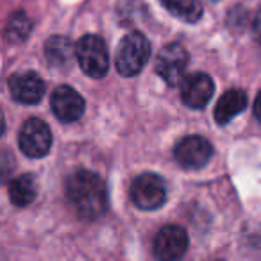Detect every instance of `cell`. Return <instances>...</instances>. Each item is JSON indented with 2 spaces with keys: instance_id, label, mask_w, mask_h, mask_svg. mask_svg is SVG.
<instances>
[{
  "instance_id": "1",
  "label": "cell",
  "mask_w": 261,
  "mask_h": 261,
  "mask_svg": "<svg viewBox=\"0 0 261 261\" xmlns=\"http://www.w3.org/2000/svg\"><path fill=\"white\" fill-rule=\"evenodd\" d=\"M66 199L83 220H97L108 210L106 185L90 170H77L66 179Z\"/></svg>"
},
{
  "instance_id": "2",
  "label": "cell",
  "mask_w": 261,
  "mask_h": 261,
  "mask_svg": "<svg viewBox=\"0 0 261 261\" xmlns=\"http://www.w3.org/2000/svg\"><path fill=\"white\" fill-rule=\"evenodd\" d=\"M150 58V43L142 33H129L122 38L115 54V65L122 75H138Z\"/></svg>"
},
{
  "instance_id": "3",
  "label": "cell",
  "mask_w": 261,
  "mask_h": 261,
  "mask_svg": "<svg viewBox=\"0 0 261 261\" xmlns=\"http://www.w3.org/2000/svg\"><path fill=\"white\" fill-rule=\"evenodd\" d=\"M79 66L91 79H102L109 70V52L104 40L95 34H86L75 45Z\"/></svg>"
},
{
  "instance_id": "4",
  "label": "cell",
  "mask_w": 261,
  "mask_h": 261,
  "mask_svg": "<svg viewBox=\"0 0 261 261\" xmlns=\"http://www.w3.org/2000/svg\"><path fill=\"white\" fill-rule=\"evenodd\" d=\"M130 200L143 211L160 210L167 200V185L156 174H142L130 185Z\"/></svg>"
},
{
  "instance_id": "5",
  "label": "cell",
  "mask_w": 261,
  "mask_h": 261,
  "mask_svg": "<svg viewBox=\"0 0 261 261\" xmlns=\"http://www.w3.org/2000/svg\"><path fill=\"white\" fill-rule=\"evenodd\" d=\"M20 150L29 158H43L52 147V133L48 125L40 118H31L20 129Z\"/></svg>"
},
{
  "instance_id": "6",
  "label": "cell",
  "mask_w": 261,
  "mask_h": 261,
  "mask_svg": "<svg viewBox=\"0 0 261 261\" xmlns=\"http://www.w3.org/2000/svg\"><path fill=\"white\" fill-rule=\"evenodd\" d=\"M188 66V52L182 45L170 43L163 47L156 59V72L168 86H177L185 81V72Z\"/></svg>"
},
{
  "instance_id": "7",
  "label": "cell",
  "mask_w": 261,
  "mask_h": 261,
  "mask_svg": "<svg viewBox=\"0 0 261 261\" xmlns=\"http://www.w3.org/2000/svg\"><path fill=\"white\" fill-rule=\"evenodd\" d=\"M188 249V234L181 225H165L154 238V256L160 261H177Z\"/></svg>"
},
{
  "instance_id": "8",
  "label": "cell",
  "mask_w": 261,
  "mask_h": 261,
  "mask_svg": "<svg viewBox=\"0 0 261 261\" xmlns=\"http://www.w3.org/2000/svg\"><path fill=\"white\" fill-rule=\"evenodd\" d=\"M213 156V147L202 136H186L175 145L174 158L182 168L197 170L207 165V161Z\"/></svg>"
},
{
  "instance_id": "9",
  "label": "cell",
  "mask_w": 261,
  "mask_h": 261,
  "mask_svg": "<svg viewBox=\"0 0 261 261\" xmlns=\"http://www.w3.org/2000/svg\"><path fill=\"white\" fill-rule=\"evenodd\" d=\"M50 108L56 118L63 123H72L83 116L84 98L70 86H58L50 95Z\"/></svg>"
},
{
  "instance_id": "10",
  "label": "cell",
  "mask_w": 261,
  "mask_h": 261,
  "mask_svg": "<svg viewBox=\"0 0 261 261\" xmlns=\"http://www.w3.org/2000/svg\"><path fill=\"white\" fill-rule=\"evenodd\" d=\"M9 91L20 104H38L43 98L45 84L34 72H22L9 77Z\"/></svg>"
},
{
  "instance_id": "11",
  "label": "cell",
  "mask_w": 261,
  "mask_h": 261,
  "mask_svg": "<svg viewBox=\"0 0 261 261\" xmlns=\"http://www.w3.org/2000/svg\"><path fill=\"white\" fill-rule=\"evenodd\" d=\"M215 84L207 73H193L182 81V102L192 109H202L211 100Z\"/></svg>"
},
{
  "instance_id": "12",
  "label": "cell",
  "mask_w": 261,
  "mask_h": 261,
  "mask_svg": "<svg viewBox=\"0 0 261 261\" xmlns=\"http://www.w3.org/2000/svg\"><path fill=\"white\" fill-rule=\"evenodd\" d=\"M247 108V95L242 90H229L218 98L215 108V120L220 125L231 122L234 116H238Z\"/></svg>"
},
{
  "instance_id": "13",
  "label": "cell",
  "mask_w": 261,
  "mask_h": 261,
  "mask_svg": "<svg viewBox=\"0 0 261 261\" xmlns=\"http://www.w3.org/2000/svg\"><path fill=\"white\" fill-rule=\"evenodd\" d=\"M38 195V186L33 175L23 174L9 182V199L15 206L25 207L34 202Z\"/></svg>"
},
{
  "instance_id": "14",
  "label": "cell",
  "mask_w": 261,
  "mask_h": 261,
  "mask_svg": "<svg viewBox=\"0 0 261 261\" xmlns=\"http://www.w3.org/2000/svg\"><path fill=\"white\" fill-rule=\"evenodd\" d=\"M73 52H75V47L65 36H52L45 45V56L52 66H66Z\"/></svg>"
},
{
  "instance_id": "15",
  "label": "cell",
  "mask_w": 261,
  "mask_h": 261,
  "mask_svg": "<svg viewBox=\"0 0 261 261\" xmlns=\"http://www.w3.org/2000/svg\"><path fill=\"white\" fill-rule=\"evenodd\" d=\"M161 4L182 22L195 23L202 18V6L199 0H161Z\"/></svg>"
},
{
  "instance_id": "16",
  "label": "cell",
  "mask_w": 261,
  "mask_h": 261,
  "mask_svg": "<svg viewBox=\"0 0 261 261\" xmlns=\"http://www.w3.org/2000/svg\"><path fill=\"white\" fill-rule=\"evenodd\" d=\"M33 31V20L23 11L11 13L8 23H6V38L13 43H22Z\"/></svg>"
},
{
  "instance_id": "17",
  "label": "cell",
  "mask_w": 261,
  "mask_h": 261,
  "mask_svg": "<svg viewBox=\"0 0 261 261\" xmlns=\"http://www.w3.org/2000/svg\"><path fill=\"white\" fill-rule=\"evenodd\" d=\"M254 116L261 122V91L257 93L256 102H254Z\"/></svg>"
},
{
  "instance_id": "18",
  "label": "cell",
  "mask_w": 261,
  "mask_h": 261,
  "mask_svg": "<svg viewBox=\"0 0 261 261\" xmlns=\"http://www.w3.org/2000/svg\"><path fill=\"white\" fill-rule=\"evenodd\" d=\"M254 33H256V36L261 40V11L257 13L256 20H254Z\"/></svg>"
}]
</instances>
